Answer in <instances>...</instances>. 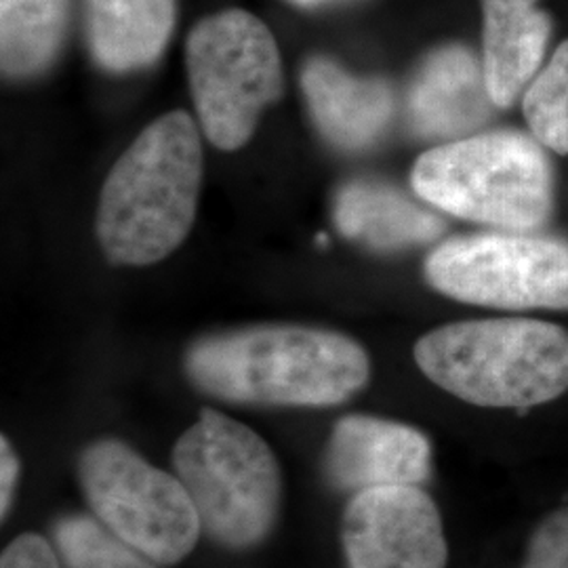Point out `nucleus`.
I'll return each instance as SVG.
<instances>
[{
	"label": "nucleus",
	"instance_id": "nucleus-18",
	"mask_svg": "<svg viewBox=\"0 0 568 568\" xmlns=\"http://www.w3.org/2000/svg\"><path fill=\"white\" fill-rule=\"evenodd\" d=\"M523 110L537 142L556 154H568V41L528 84Z\"/></svg>",
	"mask_w": 568,
	"mask_h": 568
},
{
	"label": "nucleus",
	"instance_id": "nucleus-3",
	"mask_svg": "<svg viewBox=\"0 0 568 568\" xmlns=\"http://www.w3.org/2000/svg\"><path fill=\"white\" fill-rule=\"evenodd\" d=\"M432 384L469 405L528 408L568 389V331L532 318L440 326L413 349Z\"/></svg>",
	"mask_w": 568,
	"mask_h": 568
},
{
	"label": "nucleus",
	"instance_id": "nucleus-7",
	"mask_svg": "<svg viewBox=\"0 0 568 568\" xmlns=\"http://www.w3.org/2000/svg\"><path fill=\"white\" fill-rule=\"evenodd\" d=\"M77 476L103 527L161 567L180 565L196 548L203 528L182 480L126 443H89L79 453Z\"/></svg>",
	"mask_w": 568,
	"mask_h": 568
},
{
	"label": "nucleus",
	"instance_id": "nucleus-21",
	"mask_svg": "<svg viewBox=\"0 0 568 568\" xmlns=\"http://www.w3.org/2000/svg\"><path fill=\"white\" fill-rule=\"evenodd\" d=\"M21 464L18 453L13 445L9 443L7 436H2L0 440V516L2 520L9 516L13 499H16V490L20 483Z\"/></svg>",
	"mask_w": 568,
	"mask_h": 568
},
{
	"label": "nucleus",
	"instance_id": "nucleus-15",
	"mask_svg": "<svg viewBox=\"0 0 568 568\" xmlns=\"http://www.w3.org/2000/svg\"><path fill=\"white\" fill-rule=\"evenodd\" d=\"M91 58L108 72H135L159 60L173 37L178 0H84Z\"/></svg>",
	"mask_w": 568,
	"mask_h": 568
},
{
	"label": "nucleus",
	"instance_id": "nucleus-4",
	"mask_svg": "<svg viewBox=\"0 0 568 568\" xmlns=\"http://www.w3.org/2000/svg\"><path fill=\"white\" fill-rule=\"evenodd\" d=\"M204 537L225 549L257 548L281 514L283 478L264 438L215 408H203L173 448Z\"/></svg>",
	"mask_w": 568,
	"mask_h": 568
},
{
	"label": "nucleus",
	"instance_id": "nucleus-22",
	"mask_svg": "<svg viewBox=\"0 0 568 568\" xmlns=\"http://www.w3.org/2000/svg\"><path fill=\"white\" fill-rule=\"evenodd\" d=\"M288 2H293L297 7H305V9H314V7H323V4L335 2V0H288Z\"/></svg>",
	"mask_w": 568,
	"mask_h": 568
},
{
	"label": "nucleus",
	"instance_id": "nucleus-13",
	"mask_svg": "<svg viewBox=\"0 0 568 568\" xmlns=\"http://www.w3.org/2000/svg\"><path fill=\"white\" fill-rule=\"evenodd\" d=\"M483 72L490 100L509 108L546 60L551 20L537 0H483Z\"/></svg>",
	"mask_w": 568,
	"mask_h": 568
},
{
	"label": "nucleus",
	"instance_id": "nucleus-11",
	"mask_svg": "<svg viewBox=\"0 0 568 568\" xmlns=\"http://www.w3.org/2000/svg\"><path fill=\"white\" fill-rule=\"evenodd\" d=\"M493 108L483 61L462 44L432 51L406 93V121L424 140H464L490 119Z\"/></svg>",
	"mask_w": 568,
	"mask_h": 568
},
{
	"label": "nucleus",
	"instance_id": "nucleus-10",
	"mask_svg": "<svg viewBox=\"0 0 568 568\" xmlns=\"http://www.w3.org/2000/svg\"><path fill=\"white\" fill-rule=\"evenodd\" d=\"M323 471L328 487L349 495L422 487L432 474V445L417 427L373 415H345L331 429Z\"/></svg>",
	"mask_w": 568,
	"mask_h": 568
},
{
	"label": "nucleus",
	"instance_id": "nucleus-12",
	"mask_svg": "<svg viewBox=\"0 0 568 568\" xmlns=\"http://www.w3.org/2000/svg\"><path fill=\"white\" fill-rule=\"evenodd\" d=\"M302 89L316 129L347 152L377 142L394 116V93L386 81L356 77L328 58L305 61Z\"/></svg>",
	"mask_w": 568,
	"mask_h": 568
},
{
	"label": "nucleus",
	"instance_id": "nucleus-19",
	"mask_svg": "<svg viewBox=\"0 0 568 568\" xmlns=\"http://www.w3.org/2000/svg\"><path fill=\"white\" fill-rule=\"evenodd\" d=\"M523 568H568V508L549 514L532 532Z\"/></svg>",
	"mask_w": 568,
	"mask_h": 568
},
{
	"label": "nucleus",
	"instance_id": "nucleus-2",
	"mask_svg": "<svg viewBox=\"0 0 568 568\" xmlns=\"http://www.w3.org/2000/svg\"><path fill=\"white\" fill-rule=\"evenodd\" d=\"M203 183L199 126L182 110L150 122L108 173L98 239L119 265H152L190 234Z\"/></svg>",
	"mask_w": 568,
	"mask_h": 568
},
{
	"label": "nucleus",
	"instance_id": "nucleus-1",
	"mask_svg": "<svg viewBox=\"0 0 568 568\" xmlns=\"http://www.w3.org/2000/svg\"><path fill=\"white\" fill-rule=\"evenodd\" d=\"M192 386L232 405H344L371 377L365 347L344 333L302 325L246 326L187 347Z\"/></svg>",
	"mask_w": 568,
	"mask_h": 568
},
{
	"label": "nucleus",
	"instance_id": "nucleus-16",
	"mask_svg": "<svg viewBox=\"0 0 568 568\" xmlns=\"http://www.w3.org/2000/svg\"><path fill=\"white\" fill-rule=\"evenodd\" d=\"M72 0H0V65L9 81L41 77L60 55Z\"/></svg>",
	"mask_w": 568,
	"mask_h": 568
},
{
	"label": "nucleus",
	"instance_id": "nucleus-8",
	"mask_svg": "<svg viewBox=\"0 0 568 568\" xmlns=\"http://www.w3.org/2000/svg\"><path fill=\"white\" fill-rule=\"evenodd\" d=\"M427 283L464 304L497 310H568V241L487 232L438 244Z\"/></svg>",
	"mask_w": 568,
	"mask_h": 568
},
{
	"label": "nucleus",
	"instance_id": "nucleus-17",
	"mask_svg": "<svg viewBox=\"0 0 568 568\" xmlns=\"http://www.w3.org/2000/svg\"><path fill=\"white\" fill-rule=\"evenodd\" d=\"M61 568H161L103 527L93 514H63L51 527Z\"/></svg>",
	"mask_w": 568,
	"mask_h": 568
},
{
	"label": "nucleus",
	"instance_id": "nucleus-9",
	"mask_svg": "<svg viewBox=\"0 0 568 568\" xmlns=\"http://www.w3.org/2000/svg\"><path fill=\"white\" fill-rule=\"evenodd\" d=\"M345 568H447L440 511L422 487L349 497L342 518Z\"/></svg>",
	"mask_w": 568,
	"mask_h": 568
},
{
	"label": "nucleus",
	"instance_id": "nucleus-6",
	"mask_svg": "<svg viewBox=\"0 0 568 568\" xmlns=\"http://www.w3.org/2000/svg\"><path fill=\"white\" fill-rule=\"evenodd\" d=\"M192 102L206 140L243 148L270 103L283 95V61L264 21L225 9L199 21L185 42Z\"/></svg>",
	"mask_w": 568,
	"mask_h": 568
},
{
	"label": "nucleus",
	"instance_id": "nucleus-20",
	"mask_svg": "<svg viewBox=\"0 0 568 568\" xmlns=\"http://www.w3.org/2000/svg\"><path fill=\"white\" fill-rule=\"evenodd\" d=\"M0 568H61L51 539L39 532H21L0 556Z\"/></svg>",
	"mask_w": 568,
	"mask_h": 568
},
{
	"label": "nucleus",
	"instance_id": "nucleus-5",
	"mask_svg": "<svg viewBox=\"0 0 568 568\" xmlns=\"http://www.w3.org/2000/svg\"><path fill=\"white\" fill-rule=\"evenodd\" d=\"M427 204L474 224L532 232L548 222L554 178L541 143L520 131L474 133L443 143L413 166Z\"/></svg>",
	"mask_w": 568,
	"mask_h": 568
},
{
	"label": "nucleus",
	"instance_id": "nucleus-14",
	"mask_svg": "<svg viewBox=\"0 0 568 568\" xmlns=\"http://www.w3.org/2000/svg\"><path fill=\"white\" fill-rule=\"evenodd\" d=\"M333 220L345 239L384 253L432 243L445 230L434 211L377 180L344 183L333 201Z\"/></svg>",
	"mask_w": 568,
	"mask_h": 568
}]
</instances>
